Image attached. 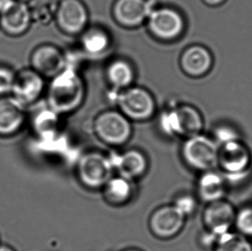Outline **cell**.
<instances>
[{"instance_id": "1", "label": "cell", "mask_w": 252, "mask_h": 251, "mask_svg": "<svg viewBox=\"0 0 252 251\" xmlns=\"http://www.w3.org/2000/svg\"><path fill=\"white\" fill-rule=\"evenodd\" d=\"M84 96L83 81L72 68H65L53 78L48 88V104L58 115L73 111L81 104Z\"/></svg>"}, {"instance_id": "2", "label": "cell", "mask_w": 252, "mask_h": 251, "mask_svg": "<svg viewBox=\"0 0 252 251\" xmlns=\"http://www.w3.org/2000/svg\"><path fill=\"white\" fill-rule=\"evenodd\" d=\"M219 145L215 139L202 134L188 138L181 149L182 157L188 166L205 172L218 167Z\"/></svg>"}, {"instance_id": "3", "label": "cell", "mask_w": 252, "mask_h": 251, "mask_svg": "<svg viewBox=\"0 0 252 251\" xmlns=\"http://www.w3.org/2000/svg\"><path fill=\"white\" fill-rule=\"evenodd\" d=\"M114 168L109 157L98 152H90L79 157L77 174L79 182L90 189L104 187L113 177Z\"/></svg>"}, {"instance_id": "4", "label": "cell", "mask_w": 252, "mask_h": 251, "mask_svg": "<svg viewBox=\"0 0 252 251\" xmlns=\"http://www.w3.org/2000/svg\"><path fill=\"white\" fill-rule=\"evenodd\" d=\"M161 128L169 135L190 138L200 134L203 120L197 109L191 106H181L164 113L160 120Z\"/></svg>"}, {"instance_id": "5", "label": "cell", "mask_w": 252, "mask_h": 251, "mask_svg": "<svg viewBox=\"0 0 252 251\" xmlns=\"http://www.w3.org/2000/svg\"><path fill=\"white\" fill-rule=\"evenodd\" d=\"M251 164V151L240 139L219 146L218 168L225 178L245 177Z\"/></svg>"}, {"instance_id": "6", "label": "cell", "mask_w": 252, "mask_h": 251, "mask_svg": "<svg viewBox=\"0 0 252 251\" xmlns=\"http://www.w3.org/2000/svg\"><path fill=\"white\" fill-rule=\"evenodd\" d=\"M94 131L102 142L109 146H121L131 138L132 126L129 120L122 113L106 111L96 117Z\"/></svg>"}, {"instance_id": "7", "label": "cell", "mask_w": 252, "mask_h": 251, "mask_svg": "<svg viewBox=\"0 0 252 251\" xmlns=\"http://www.w3.org/2000/svg\"><path fill=\"white\" fill-rule=\"evenodd\" d=\"M121 113L128 120L146 121L155 111V102L149 92L144 89H126L117 97Z\"/></svg>"}, {"instance_id": "8", "label": "cell", "mask_w": 252, "mask_h": 251, "mask_svg": "<svg viewBox=\"0 0 252 251\" xmlns=\"http://www.w3.org/2000/svg\"><path fill=\"white\" fill-rule=\"evenodd\" d=\"M186 217L171 205L158 207L151 214L149 229L154 236L159 239H170L180 233L185 224Z\"/></svg>"}, {"instance_id": "9", "label": "cell", "mask_w": 252, "mask_h": 251, "mask_svg": "<svg viewBox=\"0 0 252 251\" xmlns=\"http://www.w3.org/2000/svg\"><path fill=\"white\" fill-rule=\"evenodd\" d=\"M236 212L232 204L224 199L208 203L202 214V222L206 231L218 238L229 232L232 225H234Z\"/></svg>"}, {"instance_id": "10", "label": "cell", "mask_w": 252, "mask_h": 251, "mask_svg": "<svg viewBox=\"0 0 252 251\" xmlns=\"http://www.w3.org/2000/svg\"><path fill=\"white\" fill-rule=\"evenodd\" d=\"M148 28L155 37L170 41L183 33L184 22L177 10L161 8L151 11L148 17Z\"/></svg>"}, {"instance_id": "11", "label": "cell", "mask_w": 252, "mask_h": 251, "mask_svg": "<svg viewBox=\"0 0 252 251\" xmlns=\"http://www.w3.org/2000/svg\"><path fill=\"white\" fill-rule=\"evenodd\" d=\"M44 77L31 67L16 72L11 95L24 106L31 105L41 97L44 91Z\"/></svg>"}, {"instance_id": "12", "label": "cell", "mask_w": 252, "mask_h": 251, "mask_svg": "<svg viewBox=\"0 0 252 251\" xmlns=\"http://www.w3.org/2000/svg\"><path fill=\"white\" fill-rule=\"evenodd\" d=\"M65 56L53 45H40L31 53V67L43 77L55 78L65 70Z\"/></svg>"}, {"instance_id": "13", "label": "cell", "mask_w": 252, "mask_h": 251, "mask_svg": "<svg viewBox=\"0 0 252 251\" xmlns=\"http://www.w3.org/2000/svg\"><path fill=\"white\" fill-rule=\"evenodd\" d=\"M55 18L60 29L67 34H78L88 22V13L79 0H62L57 5Z\"/></svg>"}, {"instance_id": "14", "label": "cell", "mask_w": 252, "mask_h": 251, "mask_svg": "<svg viewBox=\"0 0 252 251\" xmlns=\"http://www.w3.org/2000/svg\"><path fill=\"white\" fill-rule=\"evenodd\" d=\"M25 108L13 95L0 97V137H11L20 132L26 121Z\"/></svg>"}, {"instance_id": "15", "label": "cell", "mask_w": 252, "mask_h": 251, "mask_svg": "<svg viewBox=\"0 0 252 251\" xmlns=\"http://www.w3.org/2000/svg\"><path fill=\"white\" fill-rule=\"evenodd\" d=\"M33 23L32 10L29 3L15 1L12 5L0 14V28L10 36L25 34Z\"/></svg>"}, {"instance_id": "16", "label": "cell", "mask_w": 252, "mask_h": 251, "mask_svg": "<svg viewBox=\"0 0 252 251\" xmlns=\"http://www.w3.org/2000/svg\"><path fill=\"white\" fill-rule=\"evenodd\" d=\"M109 158L114 170L131 181L143 177L148 170V159L140 150H126L124 153L113 154Z\"/></svg>"}, {"instance_id": "17", "label": "cell", "mask_w": 252, "mask_h": 251, "mask_svg": "<svg viewBox=\"0 0 252 251\" xmlns=\"http://www.w3.org/2000/svg\"><path fill=\"white\" fill-rule=\"evenodd\" d=\"M152 10V4L147 0H117L113 7V15L120 25L134 28L142 24Z\"/></svg>"}, {"instance_id": "18", "label": "cell", "mask_w": 252, "mask_h": 251, "mask_svg": "<svg viewBox=\"0 0 252 251\" xmlns=\"http://www.w3.org/2000/svg\"><path fill=\"white\" fill-rule=\"evenodd\" d=\"M181 67L190 77H201L210 71L213 58L210 52L201 45H194L183 53Z\"/></svg>"}, {"instance_id": "19", "label": "cell", "mask_w": 252, "mask_h": 251, "mask_svg": "<svg viewBox=\"0 0 252 251\" xmlns=\"http://www.w3.org/2000/svg\"><path fill=\"white\" fill-rule=\"evenodd\" d=\"M197 194L206 203L222 200L226 191V178L215 170L202 172L198 179Z\"/></svg>"}, {"instance_id": "20", "label": "cell", "mask_w": 252, "mask_h": 251, "mask_svg": "<svg viewBox=\"0 0 252 251\" xmlns=\"http://www.w3.org/2000/svg\"><path fill=\"white\" fill-rule=\"evenodd\" d=\"M133 181L117 176L112 177L102 188L103 196L113 206H123L133 197Z\"/></svg>"}, {"instance_id": "21", "label": "cell", "mask_w": 252, "mask_h": 251, "mask_svg": "<svg viewBox=\"0 0 252 251\" xmlns=\"http://www.w3.org/2000/svg\"><path fill=\"white\" fill-rule=\"evenodd\" d=\"M107 78L116 88L128 87L134 78L133 67L125 61H116L109 64Z\"/></svg>"}, {"instance_id": "22", "label": "cell", "mask_w": 252, "mask_h": 251, "mask_svg": "<svg viewBox=\"0 0 252 251\" xmlns=\"http://www.w3.org/2000/svg\"><path fill=\"white\" fill-rule=\"evenodd\" d=\"M215 251H252V243L239 232H226L215 244Z\"/></svg>"}, {"instance_id": "23", "label": "cell", "mask_w": 252, "mask_h": 251, "mask_svg": "<svg viewBox=\"0 0 252 251\" xmlns=\"http://www.w3.org/2000/svg\"><path fill=\"white\" fill-rule=\"evenodd\" d=\"M109 40L105 32L99 30H92L84 35L83 47L85 51L92 55H99L105 51Z\"/></svg>"}, {"instance_id": "24", "label": "cell", "mask_w": 252, "mask_h": 251, "mask_svg": "<svg viewBox=\"0 0 252 251\" xmlns=\"http://www.w3.org/2000/svg\"><path fill=\"white\" fill-rule=\"evenodd\" d=\"M58 114L50 110H45L38 114L35 117L34 124L41 135L53 139L57 136V126H58Z\"/></svg>"}, {"instance_id": "25", "label": "cell", "mask_w": 252, "mask_h": 251, "mask_svg": "<svg viewBox=\"0 0 252 251\" xmlns=\"http://www.w3.org/2000/svg\"><path fill=\"white\" fill-rule=\"evenodd\" d=\"M238 232L246 238L252 237V206H246L236 212L234 221Z\"/></svg>"}, {"instance_id": "26", "label": "cell", "mask_w": 252, "mask_h": 251, "mask_svg": "<svg viewBox=\"0 0 252 251\" xmlns=\"http://www.w3.org/2000/svg\"><path fill=\"white\" fill-rule=\"evenodd\" d=\"M58 4H55L52 1L50 2H41L37 6L31 8L33 22L36 21L40 24H48L49 21L55 16L56 9Z\"/></svg>"}, {"instance_id": "27", "label": "cell", "mask_w": 252, "mask_h": 251, "mask_svg": "<svg viewBox=\"0 0 252 251\" xmlns=\"http://www.w3.org/2000/svg\"><path fill=\"white\" fill-rule=\"evenodd\" d=\"M16 72L10 66L0 64V97L11 95Z\"/></svg>"}, {"instance_id": "28", "label": "cell", "mask_w": 252, "mask_h": 251, "mask_svg": "<svg viewBox=\"0 0 252 251\" xmlns=\"http://www.w3.org/2000/svg\"><path fill=\"white\" fill-rule=\"evenodd\" d=\"M173 205L185 217L193 214L197 207L196 199L190 194H182L177 197L174 201Z\"/></svg>"}, {"instance_id": "29", "label": "cell", "mask_w": 252, "mask_h": 251, "mask_svg": "<svg viewBox=\"0 0 252 251\" xmlns=\"http://www.w3.org/2000/svg\"><path fill=\"white\" fill-rule=\"evenodd\" d=\"M215 141L220 146L225 143L231 142L240 139L239 133L235 129L232 128L229 126H220L215 129Z\"/></svg>"}, {"instance_id": "30", "label": "cell", "mask_w": 252, "mask_h": 251, "mask_svg": "<svg viewBox=\"0 0 252 251\" xmlns=\"http://www.w3.org/2000/svg\"><path fill=\"white\" fill-rule=\"evenodd\" d=\"M16 0H0V14L10 8Z\"/></svg>"}, {"instance_id": "31", "label": "cell", "mask_w": 252, "mask_h": 251, "mask_svg": "<svg viewBox=\"0 0 252 251\" xmlns=\"http://www.w3.org/2000/svg\"><path fill=\"white\" fill-rule=\"evenodd\" d=\"M202 1L209 6H219L225 2V0H202Z\"/></svg>"}, {"instance_id": "32", "label": "cell", "mask_w": 252, "mask_h": 251, "mask_svg": "<svg viewBox=\"0 0 252 251\" xmlns=\"http://www.w3.org/2000/svg\"><path fill=\"white\" fill-rule=\"evenodd\" d=\"M0 251H15L13 249L10 248L9 246L6 245H1L0 246Z\"/></svg>"}, {"instance_id": "33", "label": "cell", "mask_w": 252, "mask_h": 251, "mask_svg": "<svg viewBox=\"0 0 252 251\" xmlns=\"http://www.w3.org/2000/svg\"><path fill=\"white\" fill-rule=\"evenodd\" d=\"M16 1H19V2H24V3H29V2L31 1V0H16Z\"/></svg>"}, {"instance_id": "34", "label": "cell", "mask_w": 252, "mask_h": 251, "mask_svg": "<svg viewBox=\"0 0 252 251\" xmlns=\"http://www.w3.org/2000/svg\"><path fill=\"white\" fill-rule=\"evenodd\" d=\"M140 251V250H137V249H128V250H126V251Z\"/></svg>"}]
</instances>
